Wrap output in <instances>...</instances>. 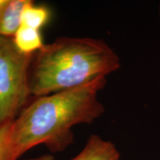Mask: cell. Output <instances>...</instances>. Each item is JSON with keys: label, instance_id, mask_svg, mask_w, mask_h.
I'll list each match as a JSON object with an SVG mask.
<instances>
[{"label": "cell", "instance_id": "30bf717a", "mask_svg": "<svg viewBox=\"0 0 160 160\" xmlns=\"http://www.w3.org/2000/svg\"><path fill=\"white\" fill-rule=\"evenodd\" d=\"M159 15H160V3H159Z\"/></svg>", "mask_w": 160, "mask_h": 160}, {"label": "cell", "instance_id": "3957f363", "mask_svg": "<svg viewBox=\"0 0 160 160\" xmlns=\"http://www.w3.org/2000/svg\"><path fill=\"white\" fill-rule=\"evenodd\" d=\"M33 55L19 51L11 38L0 36V126L13 121L33 97L29 85Z\"/></svg>", "mask_w": 160, "mask_h": 160}, {"label": "cell", "instance_id": "9c48e42d", "mask_svg": "<svg viewBox=\"0 0 160 160\" xmlns=\"http://www.w3.org/2000/svg\"><path fill=\"white\" fill-rule=\"evenodd\" d=\"M26 160H53V157L51 154H45L40 156V157L32 158V159H26Z\"/></svg>", "mask_w": 160, "mask_h": 160}, {"label": "cell", "instance_id": "277c9868", "mask_svg": "<svg viewBox=\"0 0 160 160\" xmlns=\"http://www.w3.org/2000/svg\"><path fill=\"white\" fill-rule=\"evenodd\" d=\"M29 0H0V36L13 38L21 26L22 13Z\"/></svg>", "mask_w": 160, "mask_h": 160}, {"label": "cell", "instance_id": "6da1fadb", "mask_svg": "<svg viewBox=\"0 0 160 160\" xmlns=\"http://www.w3.org/2000/svg\"><path fill=\"white\" fill-rule=\"evenodd\" d=\"M107 77L49 95L33 97L12 122L11 142L16 159L39 145L53 153L73 142L72 128L91 124L105 113L98 99Z\"/></svg>", "mask_w": 160, "mask_h": 160}, {"label": "cell", "instance_id": "5b68a950", "mask_svg": "<svg viewBox=\"0 0 160 160\" xmlns=\"http://www.w3.org/2000/svg\"><path fill=\"white\" fill-rule=\"evenodd\" d=\"M71 160H120V153L112 142L92 134L81 152Z\"/></svg>", "mask_w": 160, "mask_h": 160}, {"label": "cell", "instance_id": "52a82bcc", "mask_svg": "<svg viewBox=\"0 0 160 160\" xmlns=\"http://www.w3.org/2000/svg\"><path fill=\"white\" fill-rule=\"evenodd\" d=\"M51 12L44 5H37L29 0L22 13L21 25L41 31L49 22Z\"/></svg>", "mask_w": 160, "mask_h": 160}, {"label": "cell", "instance_id": "8992f818", "mask_svg": "<svg viewBox=\"0 0 160 160\" xmlns=\"http://www.w3.org/2000/svg\"><path fill=\"white\" fill-rule=\"evenodd\" d=\"M16 47L22 53L33 55L45 45L41 31L21 25L12 38Z\"/></svg>", "mask_w": 160, "mask_h": 160}, {"label": "cell", "instance_id": "7a4b0ae2", "mask_svg": "<svg viewBox=\"0 0 160 160\" xmlns=\"http://www.w3.org/2000/svg\"><path fill=\"white\" fill-rule=\"evenodd\" d=\"M117 53L102 39L59 37L34 53L29 73L33 97L85 85L119 69Z\"/></svg>", "mask_w": 160, "mask_h": 160}, {"label": "cell", "instance_id": "ba28073f", "mask_svg": "<svg viewBox=\"0 0 160 160\" xmlns=\"http://www.w3.org/2000/svg\"><path fill=\"white\" fill-rule=\"evenodd\" d=\"M12 122L0 126V160H17L11 142Z\"/></svg>", "mask_w": 160, "mask_h": 160}]
</instances>
